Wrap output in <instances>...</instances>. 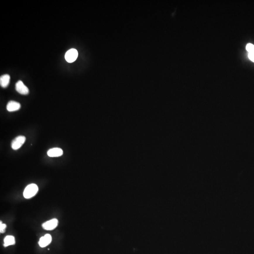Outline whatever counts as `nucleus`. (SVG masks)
Listing matches in <instances>:
<instances>
[{"label":"nucleus","mask_w":254,"mask_h":254,"mask_svg":"<svg viewBox=\"0 0 254 254\" xmlns=\"http://www.w3.org/2000/svg\"><path fill=\"white\" fill-rule=\"evenodd\" d=\"M38 190V187L35 183L30 184L27 186L24 190L23 195L26 199H30L34 197L37 193Z\"/></svg>","instance_id":"1"},{"label":"nucleus","mask_w":254,"mask_h":254,"mask_svg":"<svg viewBox=\"0 0 254 254\" xmlns=\"http://www.w3.org/2000/svg\"><path fill=\"white\" fill-rule=\"evenodd\" d=\"M26 138L23 135H19L15 138L11 143V147L14 150H18L25 142Z\"/></svg>","instance_id":"2"},{"label":"nucleus","mask_w":254,"mask_h":254,"mask_svg":"<svg viewBox=\"0 0 254 254\" xmlns=\"http://www.w3.org/2000/svg\"><path fill=\"white\" fill-rule=\"evenodd\" d=\"M78 56L77 50L74 49H69L65 54V59L67 62L73 63L76 60Z\"/></svg>","instance_id":"3"},{"label":"nucleus","mask_w":254,"mask_h":254,"mask_svg":"<svg viewBox=\"0 0 254 254\" xmlns=\"http://www.w3.org/2000/svg\"><path fill=\"white\" fill-rule=\"evenodd\" d=\"M58 223L59 221L58 220L54 218L43 223L42 225V227L46 230H53V229L56 228L58 226Z\"/></svg>","instance_id":"4"},{"label":"nucleus","mask_w":254,"mask_h":254,"mask_svg":"<svg viewBox=\"0 0 254 254\" xmlns=\"http://www.w3.org/2000/svg\"><path fill=\"white\" fill-rule=\"evenodd\" d=\"M16 90L22 95H27L29 93V89L23 83L21 80H18L16 83Z\"/></svg>","instance_id":"5"},{"label":"nucleus","mask_w":254,"mask_h":254,"mask_svg":"<svg viewBox=\"0 0 254 254\" xmlns=\"http://www.w3.org/2000/svg\"><path fill=\"white\" fill-rule=\"evenodd\" d=\"M52 241V237L49 234H47L44 236H42L40 238L39 241V244L42 248H44L48 246L51 243Z\"/></svg>","instance_id":"6"},{"label":"nucleus","mask_w":254,"mask_h":254,"mask_svg":"<svg viewBox=\"0 0 254 254\" xmlns=\"http://www.w3.org/2000/svg\"><path fill=\"white\" fill-rule=\"evenodd\" d=\"M63 154L62 149L59 148H53L50 149L47 152V155L49 157H56L61 156Z\"/></svg>","instance_id":"7"},{"label":"nucleus","mask_w":254,"mask_h":254,"mask_svg":"<svg viewBox=\"0 0 254 254\" xmlns=\"http://www.w3.org/2000/svg\"><path fill=\"white\" fill-rule=\"evenodd\" d=\"M20 107V104L14 101H10L7 105V109L9 111H16L18 110Z\"/></svg>","instance_id":"8"},{"label":"nucleus","mask_w":254,"mask_h":254,"mask_svg":"<svg viewBox=\"0 0 254 254\" xmlns=\"http://www.w3.org/2000/svg\"><path fill=\"white\" fill-rule=\"evenodd\" d=\"M10 76L8 74H4L1 76L0 78V84L3 87L5 88L8 86L10 83Z\"/></svg>","instance_id":"9"},{"label":"nucleus","mask_w":254,"mask_h":254,"mask_svg":"<svg viewBox=\"0 0 254 254\" xmlns=\"http://www.w3.org/2000/svg\"><path fill=\"white\" fill-rule=\"evenodd\" d=\"M4 246L5 247L14 245L15 243L14 237L12 236H6L4 240Z\"/></svg>","instance_id":"10"},{"label":"nucleus","mask_w":254,"mask_h":254,"mask_svg":"<svg viewBox=\"0 0 254 254\" xmlns=\"http://www.w3.org/2000/svg\"><path fill=\"white\" fill-rule=\"evenodd\" d=\"M246 49L249 54H254V45L251 43H248L247 45Z\"/></svg>","instance_id":"11"},{"label":"nucleus","mask_w":254,"mask_h":254,"mask_svg":"<svg viewBox=\"0 0 254 254\" xmlns=\"http://www.w3.org/2000/svg\"><path fill=\"white\" fill-rule=\"evenodd\" d=\"M6 228V224H2L1 221V222H0V232H1V233H4L5 231Z\"/></svg>","instance_id":"12"},{"label":"nucleus","mask_w":254,"mask_h":254,"mask_svg":"<svg viewBox=\"0 0 254 254\" xmlns=\"http://www.w3.org/2000/svg\"><path fill=\"white\" fill-rule=\"evenodd\" d=\"M248 58L250 60L254 62V54H249L248 53Z\"/></svg>","instance_id":"13"}]
</instances>
